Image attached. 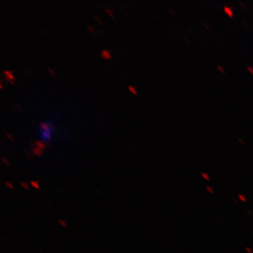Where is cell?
I'll return each instance as SVG.
<instances>
[{"label": "cell", "mask_w": 253, "mask_h": 253, "mask_svg": "<svg viewBox=\"0 0 253 253\" xmlns=\"http://www.w3.org/2000/svg\"><path fill=\"white\" fill-rule=\"evenodd\" d=\"M53 126L50 122H45L41 123L39 128V136L43 143H48L52 137Z\"/></svg>", "instance_id": "obj_1"}]
</instances>
